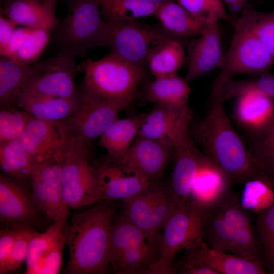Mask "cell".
<instances>
[{
  "mask_svg": "<svg viewBox=\"0 0 274 274\" xmlns=\"http://www.w3.org/2000/svg\"><path fill=\"white\" fill-rule=\"evenodd\" d=\"M144 114L118 118L101 134L98 145L107 151V160L120 163L138 135Z\"/></svg>",
  "mask_w": 274,
  "mask_h": 274,
  "instance_id": "cell-23",
  "label": "cell"
},
{
  "mask_svg": "<svg viewBox=\"0 0 274 274\" xmlns=\"http://www.w3.org/2000/svg\"><path fill=\"white\" fill-rule=\"evenodd\" d=\"M176 271L172 262L160 257L154 263L142 270L141 274H173Z\"/></svg>",
  "mask_w": 274,
  "mask_h": 274,
  "instance_id": "cell-50",
  "label": "cell"
},
{
  "mask_svg": "<svg viewBox=\"0 0 274 274\" xmlns=\"http://www.w3.org/2000/svg\"><path fill=\"white\" fill-rule=\"evenodd\" d=\"M51 32L46 29H34L23 46L11 59L25 64L35 63L49 42Z\"/></svg>",
  "mask_w": 274,
  "mask_h": 274,
  "instance_id": "cell-41",
  "label": "cell"
},
{
  "mask_svg": "<svg viewBox=\"0 0 274 274\" xmlns=\"http://www.w3.org/2000/svg\"><path fill=\"white\" fill-rule=\"evenodd\" d=\"M226 101L212 94V101L204 118L190 134L203 153L227 176L231 183L241 184L268 178L259 168L233 128L225 109Z\"/></svg>",
  "mask_w": 274,
  "mask_h": 274,
  "instance_id": "cell-1",
  "label": "cell"
},
{
  "mask_svg": "<svg viewBox=\"0 0 274 274\" xmlns=\"http://www.w3.org/2000/svg\"><path fill=\"white\" fill-rule=\"evenodd\" d=\"M66 241L67 232L44 257L40 266L39 273L57 274L59 272L62 265L63 251Z\"/></svg>",
  "mask_w": 274,
  "mask_h": 274,
  "instance_id": "cell-44",
  "label": "cell"
},
{
  "mask_svg": "<svg viewBox=\"0 0 274 274\" xmlns=\"http://www.w3.org/2000/svg\"><path fill=\"white\" fill-rule=\"evenodd\" d=\"M94 167L100 200H123L141 192L152 183L125 172L119 165L108 160Z\"/></svg>",
  "mask_w": 274,
  "mask_h": 274,
  "instance_id": "cell-19",
  "label": "cell"
},
{
  "mask_svg": "<svg viewBox=\"0 0 274 274\" xmlns=\"http://www.w3.org/2000/svg\"><path fill=\"white\" fill-rule=\"evenodd\" d=\"M186 47L185 79L188 82L220 67L224 56L219 23L207 24L198 38L187 41Z\"/></svg>",
  "mask_w": 274,
  "mask_h": 274,
  "instance_id": "cell-17",
  "label": "cell"
},
{
  "mask_svg": "<svg viewBox=\"0 0 274 274\" xmlns=\"http://www.w3.org/2000/svg\"><path fill=\"white\" fill-rule=\"evenodd\" d=\"M173 155V144L136 136L117 165L127 173L152 182L162 177Z\"/></svg>",
  "mask_w": 274,
  "mask_h": 274,
  "instance_id": "cell-14",
  "label": "cell"
},
{
  "mask_svg": "<svg viewBox=\"0 0 274 274\" xmlns=\"http://www.w3.org/2000/svg\"><path fill=\"white\" fill-rule=\"evenodd\" d=\"M103 19L117 25L155 15L160 5L148 0H96Z\"/></svg>",
  "mask_w": 274,
  "mask_h": 274,
  "instance_id": "cell-29",
  "label": "cell"
},
{
  "mask_svg": "<svg viewBox=\"0 0 274 274\" xmlns=\"http://www.w3.org/2000/svg\"><path fill=\"white\" fill-rule=\"evenodd\" d=\"M273 64V56L239 18L230 47L215 81H223L239 74L259 76L268 72Z\"/></svg>",
  "mask_w": 274,
  "mask_h": 274,
  "instance_id": "cell-5",
  "label": "cell"
},
{
  "mask_svg": "<svg viewBox=\"0 0 274 274\" xmlns=\"http://www.w3.org/2000/svg\"><path fill=\"white\" fill-rule=\"evenodd\" d=\"M203 239V242L215 250L237 254L239 239L238 228L228 224L214 206L212 208L206 220Z\"/></svg>",
  "mask_w": 274,
  "mask_h": 274,
  "instance_id": "cell-34",
  "label": "cell"
},
{
  "mask_svg": "<svg viewBox=\"0 0 274 274\" xmlns=\"http://www.w3.org/2000/svg\"><path fill=\"white\" fill-rule=\"evenodd\" d=\"M113 200H101L96 205L74 215L67 229L70 259L66 274H100L107 272L110 227L116 208Z\"/></svg>",
  "mask_w": 274,
  "mask_h": 274,
  "instance_id": "cell-2",
  "label": "cell"
},
{
  "mask_svg": "<svg viewBox=\"0 0 274 274\" xmlns=\"http://www.w3.org/2000/svg\"><path fill=\"white\" fill-rule=\"evenodd\" d=\"M187 260L183 266L201 265L209 266L218 274H263V265L248 261L235 254L218 251L204 242L188 252Z\"/></svg>",
  "mask_w": 274,
  "mask_h": 274,
  "instance_id": "cell-21",
  "label": "cell"
},
{
  "mask_svg": "<svg viewBox=\"0 0 274 274\" xmlns=\"http://www.w3.org/2000/svg\"><path fill=\"white\" fill-rule=\"evenodd\" d=\"M4 174L0 175V219L9 227H31L42 212L31 192Z\"/></svg>",
  "mask_w": 274,
  "mask_h": 274,
  "instance_id": "cell-16",
  "label": "cell"
},
{
  "mask_svg": "<svg viewBox=\"0 0 274 274\" xmlns=\"http://www.w3.org/2000/svg\"><path fill=\"white\" fill-rule=\"evenodd\" d=\"M17 25L9 19L0 16V54L6 50Z\"/></svg>",
  "mask_w": 274,
  "mask_h": 274,
  "instance_id": "cell-49",
  "label": "cell"
},
{
  "mask_svg": "<svg viewBox=\"0 0 274 274\" xmlns=\"http://www.w3.org/2000/svg\"><path fill=\"white\" fill-rule=\"evenodd\" d=\"M73 133L63 121L33 118L20 141L35 164L64 161L69 152Z\"/></svg>",
  "mask_w": 274,
  "mask_h": 274,
  "instance_id": "cell-10",
  "label": "cell"
},
{
  "mask_svg": "<svg viewBox=\"0 0 274 274\" xmlns=\"http://www.w3.org/2000/svg\"><path fill=\"white\" fill-rule=\"evenodd\" d=\"M232 13H236L242 10L247 4V0H222Z\"/></svg>",
  "mask_w": 274,
  "mask_h": 274,
  "instance_id": "cell-52",
  "label": "cell"
},
{
  "mask_svg": "<svg viewBox=\"0 0 274 274\" xmlns=\"http://www.w3.org/2000/svg\"><path fill=\"white\" fill-rule=\"evenodd\" d=\"M177 1L190 14L207 25L227 18L222 0Z\"/></svg>",
  "mask_w": 274,
  "mask_h": 274,
  "instance_id": "cell-40",
  "label": "cell"
},
{
  "mask_svg": "<svg viewBox=\"0 0 274 274\" xmlns=\"http://www.w3.org/2000/svg\"><path fill=\"white\" fill-rule=\"evenodd\" d=\"M189 82L177 74L155 79L148 83L143 91L145 101L186 107L191 92Z\"/></svg>",
  "mask_w": 274,
  "mask_h": 274,
  "instance_id": "cell-27",
  "label": "cell"
},
{
  "mask_svg": "<svg viewBox=\"0 0 274 274\" xmlns=\"http://www.w3.org/2000/svg\"><path fill=\"white\" fill-rule=\"evenodd\" d=\"M187 107L156 104L144 114L137 136L172 144V134Z\"/></svg>",
  "mask_w": 274,
  "mask_h": 274,
  "instance_id": "cell-25",
  "label": "cell"
},
{
  "mask_svg": "<svg viewBox=\"0 0 274 274\" xmlns=\"http://www.w3.org/2000/svg\"><path fill=\"white\" fill-rule=\"evenodd\" d=\"M126 219L114 215L110 225L109 243L110 264L123 251L149 241L158 240Z\"/></svg>",
  "mask_w": 274,
  "mask_h": 274,
  "instance_id": "cell-30",
  "label": "cell"
},
{
  "mask_svg": "<svg viewBox=\"0 0 274 274\" xmlns=\"http://www.w3.org/2000/svg\"><path fill=\"white\" fill-rule=\"evenodd\" d=\"M20 227H9L1 229L0 269L5 265L9 258Z\"/></svg>",
  "mask_w": 274,
  "mask_h": 274,
  "instance_id": "cell-45",
  "label": "cell"
},
{
  "mask_svg": "<svg viewBox=\"0 0 274 274\" xmlns=\"http://www.w3.org/2000/svg\"><path fill=\"white\" fill-rule=\"evenodd\" d=\"M214 206L231 226L252 230L250 218L242 206L237 194L229 190Z\"/></svg>",
  "mask_w": 274,
  "mask_h": 274,
  "instance_id": "cell-39",
  "label": "cell"
},
{
  "mask_svg": "<svg viewBox=\"0 0 274 274\" xmlns=\"http://www.w3.org/2000/svg\"><path fill=\"white\" fill-rule=\"evenodd\" d=\"M63 162L45 165L35 164L30 177L31 194L39 209L54 222L66 219L69 207L63 199Z\"/></svg>",
  "mask_w": 274,
  "mask_h": 274,
  "instance_id": "cell-15",
  "label": "cell"
},
{
  "mask_svg": "<svg viewBox=\"0 0 274 274\" xmlns=\"http://www.w3.org/2000/svg\"><path fill=\"white\" fill-rule=\"evenodd\" d=\"M33 29L24 27L16 28L6 50L1 56L12 58L23 46Z\"/></svg>",
  "mask_w": 274,
  "mask_h": 274,
  "instance_id": "cell-46",
  "label": "cell"
},
{
  "mask_svg": "<svg viewBox=\"0 0 274 274\" xmlns=\"http://www.w3.org/2000/svg\"><path fill=\"white\" fill-rule=\"evenodd\" d=\"M122 202V215L153 237L159 236V231L177 209L169 188L158 181Z\"/></svg>",
  "mask_w": 274,
  "mask_h": 274,
  "instance_id": "cell-9",
  "label": "cell"
},
{
  "mask_svg": "<svg viewBox=\"0 0 274 274\" xmlns=\"http://www.w3.org/2000/svg\"><path fill=\"white\" fill-rule=\"evenodd\" d=\"M79 92V107L63 120L73 134L82 139L90 149L93 141L118 118L119 112L124 107L83 90Z\"/></svg>",
  "mask_w": 274,
  "mask_h": 274,
  "instance_id": "cell-13",
  "label": "cell"
},
{
  "mask_svg": "<svg viewBox=\"0 0 274 274\" xmlns=\"http://www.w3.org/2000/svg\"><path fill=\"white\" fill-rule=\"evenodd\" d=\"M251 154L274 148V120L263 131L254 135Z\"/></svg>",
  "mask_w": 274,
  "mask_h": 274,
  "instance_id": "cell-47",
  "label": "cell"
},
{
  "mask_svg": "<svg viewBox=\"0 0 274 274\" xmlns=\"http://www.w3.org/2000/svg\"><path fill=\"white\" fill-rule=\"evenodd\" d=\"M39 1H44V0H39Z\"/></svg>",
  "mask_w": 274,
  "mask_h": 274,
  "instance_id": "cell-55",
  "label": "cell"
},
{
  "mask_svg": "<svg viewBox=\"0 0 274 274\" xmlns=\"http://www.w3.org/2000/svg\"><path fill=\"white\" fill-rule=\"evenodd\" d=\"M274 57V11L261 12L247 4L239 17Z\"/></svg>",
  "mask_w": 274,
  "mask_h": 274,
  "instance_id": "cell-36",
  "label": "cell"
},
{
  "mask_svg": "<svg viewBox=\"0 0 274 274\" xmlns=\"http://www.w3.org/2000/svg\"><path fill=\"white\" fill-rule=\"evenodd\" d=\"M171 38L176 37L168 33L161 25L136 20L111 25L108 47L111 52L124 59L145 66L151 52Z\"/></svg>",
  "mask_w": 274,
  "mask_h": 274,
  "instance_id": "cell-11",
  "label": "cell"
},
{
  "mask_svg": "<svg viewBox=\"0 0 274 274\" xmlns=\"http://www.w3.org/2000/svg\"><path fill=\"white\" fill-rule=\"evenodd\" d=\"M89 151L84 141L74 134L62 166V196L69 208H81L100 200L95 169L89 162Z\"/></svg>",
  "mask_w": 274,
  "mask_h": 274,
  "instance_id": "cell-6",
  "label": "cell"
},
{
  "mask_svg": "<svg viewBox=\"0 0 274 274\" xmlns=\"http://www.w3.org/2000/svg\"><path fill=\"white\" fill-rule=\"evenodd\" d=\"M78 67L85 73L82 90L124 108L135 98L138 87L146 76L145 66L111 52L98 60L88 58Z\"/></svg>",
  "mask_w": 274,
  "mask_h": 274,
  "instance_id": "cell-4",
  "label": "cell"
},
{
  "mask_svg": "<svg viewBox=\"0 0 274 274\" xmlns=\"http://www.w3.org/2000/svg\"><path fill=\"white\" fill-rule=\"evenodd\" d=\"M230 184L225 173L206 156L193 183L190 197L213 207L229 191Z\"/></svg>",
  "mask_w": 274,
  "mask_h": 274,
  "instance_id": "cell-24",
  "label": "cell"
},
{
  "mask_svg": "<svg viewBox=\"0 0 274 274\" xmlns=\"http://www.w3.org/2000/svg\"><path fill=\"white\" fill-rule=\"evenodd\" d=\"M67 13L53 31L56 55L83 57L90 49L108 47L111 25L102 18L96 0H59Z\"/></svg>",
  "mask_w": 274,
  "mask_h": 274,
  "instance_id": "cell-3",
  "label": "cell"
},
{
  "mask_svg": "<svg viewBox=\"0 0 274 274\" xmlns=\"http://www.w3.org/2000/svg\"><path fill=\"white\" fill-rule=\"evenodd\" d=\"M68 224L66 219L54 222L43 233L36 232L31 238L25 259V273H39L41 262L48 252L66 233Z\"/></svg>",
  "mask_w": 274,
  "mask_h": 274,
  "instance_id": "cell-35",
  "label": "cell"
},
{
  "mask_svg": "<svg viewBox=\"0 0 274 274\" xmlns=\"http://www.w3.org/2000/svg\"><path fill=\"white\" fill-rule=\"evenodd\" d=\"M34 117L26 111L13 107L0 111V144L20 140Z\"/></svg>",
  "mask_w": 274,
  "mask_h": 274,
  "instance_id": "cell-37",
  "label": "cell"
},
{
  "mask_svg": "<svg viewBox=\"0 0 274 274\" xmlns=\"http://www.w3.org/2000/svg\"><path fill=\"white\" fill-rule=\"evenodd\" d=\"M59 0H1V15L17 25L53 31L60 20L56 16Z\"/></svg>",
  "mask_w": 274,
  "mask_h": 274,
  "instance_id": "cell-18",
  "label": "cell"
},
{
  "mask_svg": "<svg viewBox=\"0 0 274 274\" xmlns=\"http://www.w3.org/2000/svg\"><path fill=\"white\" fill-rule=\"evenodd\" d=\"M16 105L35 118L44 121L62 120L73 113L80 105V99H70L21 91Z\"/></svg>",
  "mask_w": 274,
  "mask_h": 274,
  "instance_id": "cell-22",
  "label": "cell"
},
{
  "mask_svg": "<svg viewBox=\"0 0 274 274\" xmlns=\"http://www.w3.org/2000/svg\"><path fill=\"white\" fill-rule=\"evenodd\" d=\"M32 64H25L11 58H0L1 108L16 105V100L22 91L32 69Z\"/></svg>",
  "mask_w": 274,
  "mask_h": 274,
  "instance_id": "cell-32",
  "label": "cell"
},
{
  "mask_svg": "<svg viewBox=\"0 0 274 274\" xmlns=\"http://www.w3.org/2000/svg\"><path fill=\"white\" fill-rule=\"evenodd\" d=\"M183 41L176 38H169L151 52L146 65L155 78L177 74L185 63Z\"/></svg>",
  "mask_w": 274,
  "mask_h": 274,
  "instance_id": "cell-31",
  "label": "cell"
},
{
  "mask_svg": "<svg viewBox=\"0 0 274 274\" xmlns=\"http://www.w3.org/2000/svg\"><path fill=\"white\" fill-rule=\"evenodd\" d=\"M256 228L263 255V265L274 270V200L258 215Z\"/></svg>",
  "mask_w": 274,
  "mask_h": 274,
  "instance_id": "cell-38",
  "label": "cell"
},
{
  "mask_svg": "<svg viewBox=\"0 0 274 274\" xmlns=\"http://www.w3.org/2000/svg\"><path fill=\"white\" fill-rule=\"evenodd\" d=\"M181 273L184 274H218L213 268L201 265L182 266Z\"/></svg>",
  "mask_w": 274,
  "mask_h": 274,
  "instance_id": "cell-51",
  "label": "cell"
},
{
  "mask_svg": "<svg viewBox=\"0 0 274 274\" xmlns=\"http://www.w3.org/2000/svg\"><path fill=\"white\" fill-rule=\"evenodd\" d=\"M271 273L274 274V270L271 272Z\"/></svg>",
  "mask_w": 274,
  "mask_h": 274,
  "instance_id": "cell-54",
  "label": "cell"
},
{
  "mask_svg": "<svg viewBox=\"0 0 274 274\" xmlns=\"http://www.w3.org/2000/svg\"><path fill=\"white\" fill-rule=\"evenodd\" d=\"M154 3L161 5L162 4L174 1V0H148Z\"/></svg>",
  "mask_w": 274,
  "mask_h": 274,
  "instance_id": "cell-53",
  "label": "cell"
},
{
  "mask_svg": "<svg viewBox=\"0 0 274 274\" xmlns=\"http://www.w3.org/2000/svg\"><path fill=\"white\" fill-rule=\"evenodd\" d=\"M36 233L31 227L21 226L14 247L5 265L0 269V273L4 274L17 269L25 260L28 246L32 236Z\"/></svg>",
  "mask_w": 274,
  "mask_h": 274,
  "instance_id": "cell-43",
  "label": "cell"
},
{
  "mask_svg": "<svg viewBox=\"0 0 274 274\" xmlns=\"http://www.w3.org/2000/svg\"><path fill=\"white\" fill-rule=\"evenodd\" d=\"M35 164L20 140L0 144V167L4 175L28 190Z\"/></svg>",
  "mask_w": 274,
  "mask_h": 274,
  "instance_id": "cell-28",
  "label": "cell"
},
{
  "mask_svg": "<svg viewBox=\"0 0 274 274\" xmlns=\"http://www.w3.org/2000/svg\"><path fill=\"white\" fill-rule=\"evenodd\" d=\"M155 16L166 31L183 40L199 36L207 25L174 1L160 5Z\"/></svg>",
  "mask_w": 274,
  "mask_h": 274,
  "instance_id": "cell-26",
  "label": "cell"
},
{
  "mask_svg": "<svg viewBox=\"0 0 274 274\" xmlns=\"http://www.w3.org/2000/svg\"><path fill=\"white\" fill-rule=\"evenodd\" d=\"M191 118V112L187 107L171 136L173 171L169 189L177 209L190 200L193 183L206 157L197 148L190 134Z\"/></svg>",
  "mask_w": 274,
  "mask_h": 274,
  "instance_id": "cell-7",
  "label": "cell"
},
{
  "mask_svg": "<svg viewBox=\"0 0 274 274\" xmlns=\"http://www.w3.org/2000/svg\"><path fill=\"white\" fill-rule=\"evenodd\" d=\"M159 239L149 241L122 252L111 264L119 274L140 273L160 257Z\"/></svg>",
  "mask_w": 274,
  "mask_h": 274,
  "instance_id": "cell-33",
  "label": "cell"
},
{
  "mask_svg": "<svg viewBox=\"0 0 274 274\" xmlns=\"http://www.w3.org/2000/svg\"><path fill=\"white\" fill-rule=\"evenodd\" d=\"M213 207L190 200L176 209L160 236V257L172 262L181 250L190 251L203 242L204 226Z\"/></svg>",
  "mask_w": 274,
  "mask_h": 274,
  "instance_id": "cell-8",
  "label": "cell"
},
{
  "mask_svg": "<svg viewBox=\"0 0 274 274\" xmlns=\"http://www.w3.org/2000/svg\"><path fill=\"white\" fill-rule=\"evenodd\" d=\"M257 76L251 79L231 80L227 86L229 95L234 98L248 91H257L274 98V75L267 72Z\"/></svg>",
  "mask_w": 274,
  "mask_h": 274,
  "instance_id": "cell-42",
  "label": "cell"
},
{
  "mask_svg": "<svg viewBox=\"0 0 274 274\" xmlns=\"http://www.w3.org/2000/svg\"><path fill=\"white\" fill-rule=\"evenodd\" d=\"M251 154L260 170L274 181V148Z\"/></svg>",
  "mask_w": 274,
  "mask_h": 274,
  "instance_id": "cell-48",
  "label": "cell"
},
{
  "mask_svg": "<svg viewBox=\"0 0 274 274\" xmlns=\"http://www.w3.org/2000/svg\"><path fill=\"white\" fill-rule=\"evenodd\" d=\"M235 98L234 117L253 135L263 131L274 120V98L257 91H248Z\"/></svg>",
  "mask_w": 274,
  "mask_h": 274,
  "instance_id": "cell-20",
  "label": "cell"
},
{
  "mask_svg": "<svg viewBox=\"0 0 274 274\" xmlns=\"http://www.w3.org/2000/svg\"><path fill=\"white\" fill-rule=\"evenodd\" d=\"M78 71L75 59L63 56L35 63L21 91L79 99L75 84Z\"/></svg>",
  "mask_w": 274,
  "mask_h": 274,
  "instance_id": "cell-12",
  "label": "cell"
}]
</instances>
